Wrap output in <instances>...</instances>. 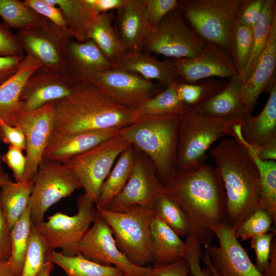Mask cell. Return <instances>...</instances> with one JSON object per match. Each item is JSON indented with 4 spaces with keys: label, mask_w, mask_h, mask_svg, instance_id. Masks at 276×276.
Here are the masks:
<instances>
[{
    "label": "cell",
    "mask_w": 276,
    "mask_h": 276,
    "mask_svg": "<svg viewBox=\"0 0 276 276\" xmlns=\"http://www.w3.org/2000/svg\"><path fill=\"white\" fill-rule=\"evenodd\" d=\"M164 192L189 217L190 233L201 244H210L214 236L212 229L226 223L225 192L217 169L204 163L191 171L176 172L164 185Z\"/></svg>",
    "instance_id": "1"
},
{
    "label": "cell",
    "mask_w": 276,
    "mask_h": 276,
    "mask_svg": "<svg viewBox=\"0 0 276 276\" xmlns=\"http://www.w3.org/2000/svg\"><path fill=\"white\" fill-rule=\"evenodd\" d=\"M54 103L53 134L121 129L138 118L135 110L116 103L90 82L76 85L71 95Z\"/></svg>",
    "instance_id": "2"
},
{
    "label": "cell",
    "mask_w": 276,
    "mask_h": 276,
    "mask_svg": "<svg viewBox=\"0 0 276 276\" xmlns=\"http://www.w3.org/2000/svg\"><path fill=\"white\" fill-rule=\"evenodd\" d=\"M225 195V222L235 231L257 208L260 195L258 170L244 148L235 140L225 139L211 151Z\"/></svg>",
    "instance_id": "3"
},
{
    "label": "cell",
    "mask_w": 276,
    "mask_h": 276,
    "mask_svg": "<svg viewBox=\"0 0 276 276\" xmlns=\"http://www.w3.org/2000/svg\"><path fill=\"white\" fill-rule=\"evenodd\" d=\"M180 114L145 116L119 129L118 133L147 156L164 185L176 171V148Z\"/></svg>",
    "instance_id": "4"
},
{
    "label": "cell",
    "mask_w": 276,
    "mask_h": 276,
    "mask_svg": "<svg viewBox=\"0 0 276 276\" xmlns=\"http://www.w3.org/2000/svg\"><path fill=\"white\" fill-rule=\"evenodd\" d=\"M237 120L208 116L187 109L180 113L176 172L191 171L204 164L208 149L220 137L231 135Z\"/></svg>",
    "instance_id": "5"
},
{
    "label": "cell",
    "mask_w": 276,
    "mask_h": 276,
    "mask_svg": "<svg viewBox=\"0 0 276 276\" xmlns=\"http://www.w3.org/2000/svg\"><path fill=\"white\" fill-rule=\"evenodd\" d=\"M97 210L110 227L118 248L132 264L145 267L151 263V208L132 205L119 212Z\"/></svg>",
    "instance_id": "6"
},
{
    "label": "cell",
    "mask_w": 276,
    "mask_h": 276,
    "mask_svg": "<svg viewBox=\"0 0 276 276\" xmlns=\"http://www.w3.org/2000/svg\"><path fill=\"white\" fill-rule=\"evenodd\" d=\"M244 1L180 0L178 9L205 42L217 44L229 53L230 34Z\"/></svg>",
    "instance_id": "7"
},
{
    "label": "cell",
    "mask_w": 276,
    "mask_h": 276,
    "mask_svg": "<svg viewBox=\"0 0 276 276\" xmlns=\"http://www.w3.org/2000/svg\"><path fill=\"white\" fill-rule=\"evenodd\" d=\"M77 213L69 216L56 213L35 226L43 238L48 249H61L67 256L79 254L78 245L98 212L95 202L85 194L77 199Z\"/></svg>",
    "instance_id": "8"
},
{
    "label": "cell",
    "mask_w": 276,
    "mask_h": 276,
    "mask_svg": "<svg viewBox=\"0 0 276 276\" xmlns=\"http://www.w3.org/2000/svg\"><path fill=\"white\" fill-rule=\"evenodd\" d=\"M206 42L184 21L176 9L151 28L143 51L173 58H193L203 50Z\"/></svg>",
    "instance_id": "9"
},
{
    "label": "cell",
    "mask_w": 276,
    "mask_h": 276,
    "mask_svg": "<svg viewBox=\"0 0 276 276\" xmlns=\"http://www.w3.org/2000/svg\"><path fill=\"white\" fill-rule=\"evenodd\" d=\"M131 144L118 133L63 164L76 176L84 194L95 203L101 187L120 155Z\"/></svg>",
    "instance_id": "10"
},
{
    "label": "cell",
    "mask_w": 276,
    "mask_h": 276,
    "mask_svg": "<svg viewBox=\"0 0 276 276\" xmlns=\"http://www.w3.org/2000/svg\"><path fill=\"white\" fill-rule=\"evenodd\" d=\"M28 208L36 226L44 221L49 209L82 188L73 173L63 164L42 160L33 180Z\"/></svg>",
    "instance_id": "11"
},
{
    "label": "cell",
    "mask_w": 276,
    "mask_h": 276,
    "mask_svg": "<svg viewBox=\"0 0 276 276\" xmlns=\"http://www.w3.org/2000/svg\"><path fill=\"white\" fill-rule=\"evenodd\" d=\"M15 35L24 52L36 59L41 68L65 76V47L74 39L68 28L60 27L46 18L42 25L18 30Z\"/></svg>",
    "instance_id": "12"
},
{
    "label": "cell",
    "mask_w": 276,
    "mask_h": 276,
    "mask_svg": "<svg viewBox=\"0 0 276 276\" xmlns=\"http://www.w3.org/2000/svg\"><path fill=\"white\" fill-rule=\"evenodd\" d=\"M7 124L19 127L24 133L26 142V166L21 181L32 182L53 132L54 102H49L35 110L18 111L11 117Z\"/></svg>",
    "instance_id": "13"
},
{
    "label": "cell",
    "mask_w": 276,
    "mask_h": 276,
    "mask_svg": "<svg viewBox=\"0 0 276 276\" xmlns=\"http://www.w3.org/2000/svg\"><path fill=\"white\" fill-rule=\"evenodd\" d=\"M93 224L79 243V254L95 262L114 266L125 276L148 275L152 267L138 266L128 260L118 248L110 227L99 213Z\"/></svg>",
    "instance_id": "14"
},
{
    "label": "cell",
    "mask_w": 276,
    "mask_h": 276,
    "mask_svg": "<svg viewBox=\"0 0 276 276\" xmlns=\"http://www.w3.org/2000/svg\"><path fill=\"white\" fill-rule=\"evenodd\" d=\"M89 82L116 103L134 110L162 91L159 84L115 67L98 73Z\"/></svg>",
    "instance_id": "15"
},
{
    "label": "cell",
    "mask_w": 276,
    "mask_h": 276,
    "mask_svg": "<svg viewBox=\"0 0 276 276\" xmlns=\"http://www.w3.org/2000/svg\"><path fill=\"white\" fill-rule=\"evenodd\" d=\"M164 192V185L158 178L154 164L147 156L135 148L132 170L126 184L102 209L119 212L132 205L152 209L157 198Z\"/></svg>",
    "instance_id": "16"
},
{
    "label": "cell",
    "mask_w": 276,
    "mask_h": 276,
    "mask_svg": "<svg viewBox=\"0 0 276 276\" xmlns=\"http://www.w3.org/2000/svg\"><path fill=\"white\" fill-rule=\"evenodd\" d=\"M212 230L219 246L210 244L204 247L218 276H263L239 242L234 230L226 223Z\"/></svg>",
    "instance_id": "17"
},
{
    "label": "cell",
    "mask_w": 276,
    "mask_h": 276,
    "mask_svg": "<svg viewBox=\"0 0 276 276\" xmlns=\"http://www.w3.org/2000/svg\"><path fill=\"white\" fill-rule=\"evenodd\" d=\"M172 62L178 79L186 83L215 77L228 80L239 75L229 53L211 43L206 42L202 51L193 58L176 59Z\"/></svg>",
    "instance_id": "18"
},
{
    "label": "cell",
    "mask_w": 276,
    "mask_h": 276,
    "mask_svg": "<svg viewBox=\"0 0 276 276\" xmlns=\"http://www.w3.org/2000/svg\"><path fill=\"white\" fill-rule=\"evenodd\" d=\"M65 76L75 85L89 82L97 74L112 66L95 42L68 41L65 47Z\"/></svg>",
    "instance_id": "19"
},
{
    "label": "cell",
    "mask_w": 276,
    "mask_h": 276,
    "mask_svg": "<svg viewBox=\"0 0 276 276\" xmlns=\"http://www.w3.org/2000/svg\"><path fill=\"white\" fill-rule=\"evenodd\" d=\"M76 85L64 75L40 67L29 77L22 90L19 100L21 110H35L49 102L64 98L72 94Z\"/></svg>",
    "instance_id": "20"
},
{
    "label": "cell",
    "mask_w": 276,
    "mask_h": 276,
    "mask_svg": "<svg viewBox=\"0 0 276 276\" xmlns=\"http://www.w3.org/2000/svg\"><path fill=\"white\" fill-rule=\"evenodd\" d=\"M118 128L92 130L70 134H52L43 153L42 160L64 164L116 136Z\"/></svg>",
    "instance_id": "21"
},
{
    "label": "cell",
    "mask_w": 276,
    "mask_h": 276,
    "mask_svg": "<svg viewBox=\"0 0 276 276\" xmlns=\"http://www.w3.org/2000/svg\"><path fill=\"white\" fill-rule=\"evenodd\" d=\"M116 30L127 52L143 51L151 26L144 0H125L117 10Z\"/></svg>",
    "instance_id": "22"
},
{
    "label": "cell",
    "mask_w": 276,
    "mask_h": 276,
    "mask_svg": "<svg viewBox=\"0 0 276 276\" xmlns=\"http://www.w3.org/2000/svg\"><path fill=\"white\" fill-rule=\"evenodd\" d=\"M243 81L237 75L228 80L220 91L187 109L203 115L230 120H243L249 113L243 97Z\"/></svg>",
    "instance_id": "23"
},
{
    "label": "cell",
    "mask_w": 276,
    "mask_h": 276,
    "mask_svg": "<svg viewBox=\"0 0 276 276\" xmlns=\"http://www.w3.org/2000/svg\"><path fill=\"white\" fill-rule=\"evenodd\" d=\"M276 66V18L274 20L267 43L259 56L249 77L243 82V100L251 113L261 95L270 90L275 82L272 81Z\"/></svg>",
    "instance_id": "24"
},
{
    "label": "cell",
    "mask_w": 276,
    "mask_h": 276,
    "mask_svg": "<svg viewBox=\"0 0 276 276\" xmlns=\"http://www.w3.org/2000/svg\"><path fill=\"white\" fill-rule=\"evenodd\" d=\"M112 67L134 73L149 81L156 80L166 87L179 80L172 60L161 61L144 52H127Z\"/></svg>",
    "instance_id": "25"
},
{
    "label": "cell",
    "mask_w": 276,
    "mask_h": 276,
    "mask_svg": "<svg viewBox=\"0 0 276 276\" xmlns=\"http://www.w3.org/2000/svg\"><path fill=\"white\" fill-rule=\"evenodd\" d=\"M267 101L257 116L249 114L241 124V132L244 140L256 151L258 147L276 142V84L269 90Z\"/></svg>",
    "instance_id": "26"
},
{
    "label": "cell",
    "mask_w": 276,
    "mask_h": 276,
    "mask_svg": "<svg viewBox=\"0 0 276 276\" xmlns=\"http://www.w3.org/2000/svg\"><path fill=\"white\" fill-rule=\"evenodd\" d=\"M151 263L157 267L184 259L185 242L159 218L153 217L150 225Z\"/></svg>",
    "instance_id": "27"
},
{
    "label": "cell",
    "mask_w": 276,
    "mask_h": 276,
    "mask_svg": "<svg viewBox=\"0 0 276 276\" xmlns=\"http://www.w3.org/2000/svg\"><path fill=\"white\" fill-rule=\"evenodd\" d=\"M40 67L36 59L26 55L17 71L0 85V119L5 123L21 110L19 100L22 90L29 77Z\"/></svg>",
    "instance_id": "28"
},
{
    "label": "cell",
    "mask_w": 276,
    "mask_h": 276,
    "mask_svg": "<svg viewBox=\"0 0 276 276\" xmlns=\"http://www.w3.org/2000/svg\"><path fill=\"white\" fill-rule=\"evenodd\" d=\"M113 18L112 11L96 15L89 31V39L112 64L127 52L112 25Z\"/></svg>",
    "instance_id": "29"
},
{
    "label": "cell",
    "mask_w": 276,
    "mask_h": 276,
    "mask_svg": "<svg viewBox=\"0 0 276 276\" xmlns=\"http://www.w3.org/2000/svg\"><path fill=\"white\" fill-rule=\"evenodd\" d=\"M134 153L135 148L131 145L118 157L101 187L95 202L97 209H105L123 189L132 170Z\"/></svg>",
    "instance_id": "30"
},
{
    "label": "cell",
    "mask_w": 276,
    "mask_h": 276,
    "mask_svg": "<svg viewBox=\"0 0 276 276\" xmlns=\"http://www.w3.org/2000/svg\"><path fill=\"white\" fill-rule=\"evenodd\" d=\"M46 261L60 267L67 276H125L118 268L89 260L81 254L67 256L48 249Z\"/></svg>",
    "instance_id": "31"
},
{
    "label": "cell",
    "mask_w": 276,
    "mask_h": 276,
    "mask_svg": "<svg viewBox=\"0 0 276 276\" xmlns=\"http://www.w3.org/2000/svg\"><path fill=\"white\" fill-rule=\"evenodd\" d=\"M61 10L67 27L79 42L89 39V31L96 15L85 0H45Z\"/></svg>",
    "instance_id": "32"
},
{
    "label": "cell",
    "mask_w": 276,
    "mask_h": 276,
    "mask_svg": "<svg viewBox=\"0 0 276 276\" xmlns=\"http://www.w3.org/2000/svg\"><path fill=\"white\" fill-rule=\"evenodd\" d=\"M256 166L260 178V195L258 208L266 210L276 224V163L261 159L249 143L242 147Z\"/></svg>",
    "instance_id": "33"
},
{
    "label": "cell",
    "mask_w": 276,
    "mask_h": 276,
    "mask_svg": "<svg viewBox=\"0 0 276 276\" xmlns=\"http://www.w3.org/2000/svg\"><path fill=\"white\" fill-rule=\"evenodd\" d=\"M33 185V181H15L1 188V205L10 230L28 208Z\"/></svg>",
    "instance_id": "34"
},
{
    "label": "cell",
    "mask_w": 276,
    "mask_h": 276,
    "mask_svg": "<svg viewBox=\"0 0 276 276\" xmlns=\"http://www.w3.org/2000/svg\"><path fill=\"white\" fill-rule=\"evenodd\" d=\"M276 18V1L265 0L259 20L252 28L253 32V48L248 65L243 74L240 76L243 82L253 71L258 59L264 50L268 41L272 26Z\"/></svg>",
    "instance_id": "35"
},
{
    "label": "cell",
    "mask_w": 276,
    "mask_h": 276,
    "mask_svg": "<svg viewBox=\"0 0 276 276\" xmlns=\"http://www.w3.org/2000/svg\"><path fill=\"white\" fill-rule=\"evenodd\" d=\"M32 226L28 208L11 229L10 255L7 262L15 276L21 274Z\"/></svg>",
    "instance_id": "36"
},
{
    "label": "cell",
    "mask_w": 276,
    "mask_h": 276,
    "mask_svg": "<svg viewBox=\"0 0 276 276\" xmlns=\"http://www.w3.org/2000/svg\"><path fill=\"white\" fill-rule=\"evenodd\" d=\"M0 17L9 28L18 30L41 26L46 19L19 0H0Z\"/></svg>",
    "instance_id": "37"
},
{
    "label": "cell",
    "mask_w": 276,
    "mask_h": 276,
    "mask_svg": "<svg viewBox=\"0 0 276 276\" xmlns=\"http://www.w3.org/2000/svg\"><path fill=\"white\" fill-rule=\"evenodd\" d=\"M227 83V80L215 78L201 79L192 83L178 80L176 83V91L179 100L188 109L197 105L219 93Z\"/></svg>",
    "instance_id": "38"
},
{
    "label": "cell",
    "mask_w": 276,
    "mask_h": 276,
    "mask_svg": "<svg viewBox=\"0 0 276 276\" xmlns=\"http://www.w3.org/2000/svg\"><path fill=\"white\" fill-rule=\"evenodd\" d=\"M152 210L154 217L163 221L180 237H186L190 233L191 224L189 217L165 192L157 198Z\"/></svg>",
    "instance_id": "39"
},
{
    "label": "cell",
    "mask_w": 276,
    "mask_h": 276,
    "mask_svg": "<svg viewBox=\"0 0 276 276\" xmlns=\"http://www.w3.org/2000/svg\"><path fill=\"white\" fill-rule=\"evenodd\" d=\"M176 82L167 86L165 89L142 104L135 110L138 118L145 116L180 114L186 110L187 108L178 98Z\"/></svg>",
    "instance_id": "40"
},
{
    "label": "cell",
    "mask_w": 276,
    "mask_h": 276,
    "mask_svg": "<svg viewBox=\"0 0 276 276\" xmlns=\"http://www.w3.org/2000/svg\"><path fill=\"white\" fill-rule=\"evenodd\" d=\"M252 48V29L236 21L230 34L229 48L230 55L240 76L248 65Z\"/></svg>",
    "instance_id": "41"
},
{
    "label": "cell",
    "mask_w": 276,
    "mask_h": 276,
    "mask_svg": "<svg viewBox=\"0 0 276 276\" xmlns=\"http://www.w3.org/2000/svg\"><path fill=\"white\" fill-rule=\"evenodd\" d=\"M48 250L43 238L32 224L20 276H36L46 262Z\"/></svg>",
    "instance_id": "42"
},
{
    "label": "cell",
    "mask_w": 276,
    "mask_h": 276,
    "mask_svg": "<svg viewBox=\"0 0 276 276\" xmlns=\"http://www.w3.org/2000/svg\"><path fill=\"white\" fill-rule=\"evenodd\" d=\"M272 223V217L268 212L257 208L238 225L235 235L237 238L242 240L251 239L270 232Z\"/></svg>",
    "instance_id": "43"
},
{
    "label": "cell",
    "mask_w": 276,
    "mask_h": 276,
    "mask_svg": "<svg viewBox=\"0 0 276 276\" xmlns=\"http://www.w3.org/2000/svg\"><path fill=\"white\" fill-rule=\"evenodd\" d=\"M184 259L187 262L190 273L193 276H212L209 267L202 268L200 260L202 256L200 243L198 239L192 233L186 236Z\"/></svg>",
    "instance_id": "44"
},
{
    "label": "cell",
    "mask_w": 276,
    "mask_h": 276,
    "mask_svg": "<svg viewBox=\"0 0 276 276\" xmlns=\"http://www.w3.org/2000/svg\"><path fill=\"white\" fill-rule=\"evenodd\" d=\"M275 236V231H273L255 236L250 239L251 247L256 255V266L262 273L268 265L271 244Z\"/></svg>",
    "instance_id": "45"
},
{
    "label": "cell",
    "mask_w": 276,
    "mask_h": 276,
    "mask_svg": "<svg viewBox=\"0 0 276 276\" xmlns=\"http://www.w3.org/2000/svg\"><path fill=\"white\" fill-rule=\"evenodd\" d=\"M148 20L151 27L157 25L172 11L177 9V0H144Z\"/></svg>",
    "instance_id": "46"
},
{
    "label": "cell",
    "mask_w": 276,
    "mask_h": 276,
    "mask_svg": "<svg viewBox=\"0 0 276 276\" xmlns=\"http://www.w3.org/2000/svg\"><path fill=\"white\" fill-rule=\"evenodd\" d=\"M264 2L265 0H244L236 21L241 25L252 28L260 19Z\"/></svg>",
    "instance_id": "47"
},
{
    "label": "cell",
    "mask_w": 276,
    "mask_h": 276,
    "mask_svg": "<svg viewBox=\"0 0 276 276\" xmlns=\"http://www.w3.org/2000/svg\"><path fill=\"white\" fill-rule=\"evenodd\" d=\"M24 2L38 14L55 25L63 28H68L59 8L49 4L45 0H25Z\"/></svg>",
    "instance_id": "48"
},
{
    "label": "cell",
    "mask_w": 276,
    "mask_h": 276,
    "mask_svg": "<svg viewBox=\"0 0 276 276\" xmlns=\"http://www.w3.org/2000/svg\"><path fill=\"white\" fill-rule=\"evenodd\" d=\"M15 34L4 23H0V57H24Z\"/></svg>",
    "instance_id": "49"
},
{
    "label": "cell",
    "mask_w": 276,
    "mask_h": 276,
    "mask_svg": "<svg viewBox=\"0 0 276 276\" xmlns=\"http://www.w3.org/2000/svg\"><path fill=\"white\" fill-rule=\"evenodd\" d=\"M22 151L16 147L9 146L6 153L1 157V160L11 170L16 182L22 180L25 172L26 158Z\"/></svg>",
    "instance_id": "50"
},
{
    "label": "cell",
    "mask_w": 276,
    "mask_h": 276,
    "mask_svg": "<svg viewBox=\"0 0 276 276\" xmlns=\"http://www.w3.org/2000/svg\"><path fill=\"white\" fill-rule=\"evenodd\" d=\"M0 133L2 141L9 146L26 150V142L24 132L17 126H11L0 119Z\"/></svg>",
    "instance_id": "51"
},
{
    "label": "cell",
    "mask_w": 276,
    "mask_h": 276,
    "mask_svg": "<svg viewBox=\"0 0 276 276\" xmlns=\"http://www.w3.org/2000/svg\"><path fill=\"white\" fill-rule=\"evenodd\" d=\"M189 266L185 259L157 267H152L147 276H188Z\"/></svg>",
    "instance_id": "52"
},
{
    "label": "cell",
    "mask_w": 276,
    "mask_h": 276,
    "mask_svg": "<svg viewBox=\"0 0 276 276\" xmlns=\"http://www.w3.org/2000/svg\"><path fill=\"white\" fill-rule=\"evenodd\" d=\"M10 231L0 203V258L7 261L10 255Z\"/></svg>",
    "instance_id": "53"
},
{
    "label": "cell",
    "mask_w": 276,
    "mask_h": 276,
    "mask_svg": "<svg viewBox=\"0 0 276 276\" xmlns=\"http://www.w3.org/2000/svg\"><path fill=\"white\" fill-rule=\"evenodd\" d=\"M24 57H0V85L17 71Z\"/></svg>",
    "instance_id": "54"
},
{
    "label": "cell",
    "mask_w": 276,
    "mask_h": 276,
    "mask_svg": "<svg viewBox=\"0 0 276 276\" xmlns=\"http://www.w3.org/2000/svg\"><path fill=\"white\" fill-rule=\"evenodd\" d=\"M92 12L99 14L118 10L124 4L125 0H85Z\"/></svg>",
    "instance_id": "55"
},
{
    "label": "cell",
    "mask_w": 276,
    "mask_h": 276,
    "mask_svg": "<svg viewBox=\"0 0 276 276\" xmlns=\"http://www.w3.org/2000/svg\"><path fill=\"white\" fill-rule=\"evenodd\" d=\"M258 156L262 160H275L276 142L259 146L256 150Z\"/></svg>",
    "instance_id": "56"
},
{
    "label": "cell",
    "mask_w": 276,
    "mask_h": 276,
    "mask_svg": "<svg viewBox=\"0 0 276 276\" xmlns=\"http://www.w3.org/2000/svg\"><path fill=\"white\" fill-rule=\"evenodd\" d=\"M263 276H276V241L274 238L271 244L268 265L262 273Z\"/></svg>",
    "instance_id": "57"
},
{
    "label": "cell",
    "mask_w": 276,
    "mask_h": 276,
    "mask_svg": "<svg viewBox=\"0 0 276 276\" xmlns=\"http://www.w3.org/2000/svg\"><path fill=\"white\" fill-rule=\"evenodd\" d=\"M0 276H15L7 261L1 258Z\"/></svg>",
    "instance_id": "58"
},
{
    "label": "cell",
    "mask_w": 276,
    "mask_h": 276,
    "mask_svg": "<svg viewBox=\"0 0 276 276\" xmlns=\"http://www.w3.org/2000/svg\"><path fill=\"white\" fill-rule=\"evenodd\" d=\"M53 269L54 264L50 262L46 261L36 276H50Z\"/></svg>",
    "instance_id": "59"
},
{
    "label": "cell",
    "mask_w": 276,
    "mask_h": 276,
    "mask_svg": "<svg viewBox=\"0 0 276 276\" xmlns=\"http://www.w3.org/2000/svg\"><path fill=\"white\" fill-rule=\"evenodd\" d=\"M13 181L10 178L9 176L3 170L0 166V188L7 186L12 183Z\"/></svg>",
    "instance_id": "60"
},
{
    "label": "cell",
    "mask_w": 276,
    "mask_h": 276,
    "mask_svg": "<svg viewBox=\"0 0 276 276\" xmlns=\"http://www.w3.org/2000/svg\"><path fill=\"white\" fill-rule=\"evenodd\" d=\"M204 249H205V251L204 252V256H203V262L205 264L206 267H209V269H210L212 276H218L216 271H215V270L214 269L212 266V262L211 261L210 257L209 255L208 250L205 247H204Z\"/></svg>",
    "instance_id": "61"
},
{
    "label": "cell",
    "mask_w": 276,
    "mask_h": 276,
    "mask_svg": "<svg viewBox=\"0 0 276 276\" xmlns=\"http://www.w3.org/2000/svg\"><path fill=\"white\" fill-rule=\"evenodd\" d=\"M2 141V137H1V133H0V142ZM1 157L0 156V166H1Z\"/></svg>",
    "instance_id": "62"
}]
</instances>
